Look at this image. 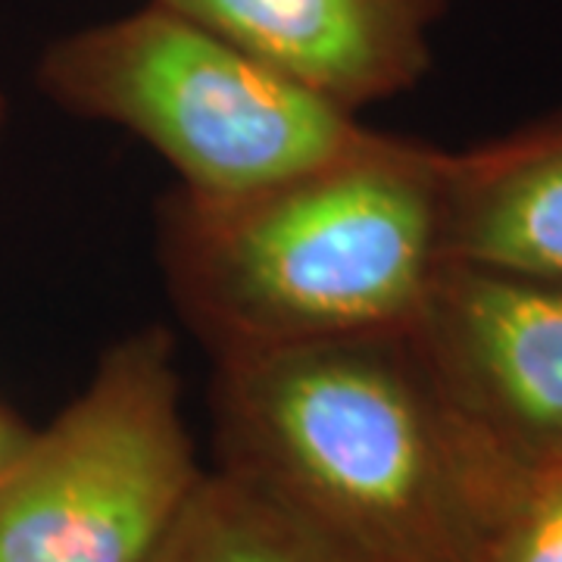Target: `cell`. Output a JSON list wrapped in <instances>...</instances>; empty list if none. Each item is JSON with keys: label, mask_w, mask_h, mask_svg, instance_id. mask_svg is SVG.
<instances>
[{"label": "cell", "mask_w": 562, "mask_h": 562, "mask_svg": "<svg viewBox=\"0 0 562 562\" xmlns=\"http://www.w3.org/2000/svg\"><path fill=\"white\" fill-rule=\"evenodd\" d=\"M201 479L176 338L132 331L0 475V562H150Z\"/></svg>", "instance_id": "4"}, {"label": "cell", "mask_w": 562, "mask_h": 562, "mask_svg": "<svg viewBox=\"0 0 562 562\" xmlns=\"http://www.w3.org/2000/svg\"><path fill=\"white\" fill-rule=\"evenodd\" d=\"M406 338L443 401L525 482L562 472V281L447 260Z\"/></svg>", "instance_id": "5"}, {"label": "cell", "mask_w": 562, "mask_h": 562, "mask_svg": "<svg viewBox=\"0 0 562 562\" xmlns=\"http://www.w3.org/2000/svg\"><path fill=\"white\" fill-rule=\"evenodd\" d=\"M35 81L66 113L144 140L198 198L250 194L379 138L360 116L157 3L54 41Z\"/></svg>", "instance_id": "3"}, {"label": "cell", "mask_w": 562, "mask_h": 562, "mask_svg": "<svg viewBox=\"0 0 562 562\" xmlns=\"http://www.w3.org/2000/svg\"><path fill=\"white\" fill-rule=\"evenodd\" d=\"M501 562H562V472L531 487L503 541Z\"/></svg>", "instance_id": "9"}, {"label": "cell", "mask_w": 562, "mask_h": 562, "mask_svg": "<svg viewBox=\"0 0 562 562\" xmlns=\"http://www.w3.org/2000/svg\"><path fill=\"white\" fill-rule=\"evenodd\" d=\"M150 562H375L260 484L203 472Z\"/></svg>", "instance_id": "8"}, {"label": "cell", "mask_w": 562, "mask_h": 562, "mask_svg": "<svg viewBox=\"0 0 562 562\" xmlns=\"http://www.w3.org/2000/svg\"><path fill=\"white\" fill-rule=\"evenodd\" d=\"M360 116L416 88L443 0H150Z\"/></svg>", "instance_id": "6"}, {"label": "cell", "mask_w": 562, "mask_h": 562, "mask_svg": "<svg viewBox=\"0 0 562 562\" xmlns=\"http://www.w3.org/2000/svg\"><path fill=\"white\" fill-rule=\"evenodd\" d=\"M29 435L32 431L0 403V475L10 469V462L20 457V450L29 441Z\"/></svg>", "instance_id": "10"}, {"label": "cell", "mask_w": 562, "mask_h": 562, "mask_svg": "<svg viewBox=\"0 0 562 562\" xmlns=\"http://www.w3.org/2000/svg\"><path fill=\"white\" fill-rule=\"evenodd\" d=\"M447 150L384 135L238 198L176 188L160 269L213 362L403 331L447 262Z\"/></svg>", "instance_id": "2"}, {"label": "cell", "mask_w": 562, "mask_h": 562, "mask_svg": "<svg viewBox=\"0 0 562 562\" xmlns=\"http://www.w3.org/2000/svg\"><path fill=\"white\" fill-rule=\"evenodd\" d=\"M7 120H10V103H7V94L0 91V140H3V132H7Z\"/></svg>", "instance_id": "11"}, {"label": "cell", "mask_w": 562, "mask_h": 562, "mask_svg": "<svg viewBox=\"0 0 562 562\" xmlns=\"http://www.w3.org/2000/svg\"><path fill=\"white\" fill-rule=\"evenodd\" d=\"M220 469L375 562H501L531 484L443 401L403 331L216 360Z\"/></svg>", "instance_id": "1"}, {"label": "cell", "mask_w": 562, "mask_h": 562, "mask_svg": "<svg viewBox=\"0 0 562 562\" xmlns=\"http://www.w3.org/2000/svg\"><path fill=\"white\" fill-rule=\"evenodd\" d=\"M443 244L447 260L562 281V110L447 150Z\"/></svg>", "instance_id": "7"}]
</instances>
